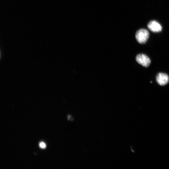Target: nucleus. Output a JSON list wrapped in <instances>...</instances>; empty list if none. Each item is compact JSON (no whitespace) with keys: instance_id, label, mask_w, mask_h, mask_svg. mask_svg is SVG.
I'll return each instance as SVG.
<instances>
[{"instance_id":"1","label":"nucleus","mask_w":169,"mask_h":169,"mask_svg":"<svg viewBox=\"0 0 169 169\" xmlns=\"http://www.w3.org/2000/svg\"><path fill=\"white\" fill-rule=\"evenodd\" d=\"M149 37V32L146 29H140L136 33V39L137 41L140 44H143L145 43Z\"/></svg>"},{"instance_id":"2","label":"nucleus","mask_w":169,"mask_h":169,"mask_svg":"<svg viewBox=\"0 0 169 169\" xmlns=\"http://www.w3.org/2000/svg\"><path fill=\"white\" fill-rule=\"evenodd\" d=\"M136 60L139 64L146 67H148L151 63L149 58L144 54H140L137 55Z\"/></svg>"},{"instance_id":"3","label":"nucleus","mask_w":169,"mask_h":169,"mask_svg":"<svg viewBox=\"0 0 169 169\" xmlns=\"http://www.w3.org/2000/svg\"><path fill=\"white\" fill-rule=\"evenodd\" d=\"M156 81L159 85L163 86L167 84L169 82V77L166 74L160 73L156 76Z\"/></svg>"},{"instance_id":"4","label":"nucleus","mask_w":169,"mask_h":169,"mask_svg":"<svg viewBox=\"0 0 169 169\" xmlns=\"http://www.w3.org/2000/svg\"><path fill=\"white\" fill-rule=\"evenodd\" d=\"M149 29L154 32H161L162 29V26L158 22L155 21H150L148 25Z\"/></svg>"},{"instance_id":"5","label":"nucleus","mask_w":169,"mask_h":169,"mask_svg":"<svg viewBox=\"0 0 169 169\" xmlns=\"http://www.w3.org/2000/svg\"><path fill=\"white\" fill-rule=\"evenodd\" d=\"M40 147L42 148H45L46 147V145L43 142H41L40 144Z\"/></svg>"}]
</instances>
